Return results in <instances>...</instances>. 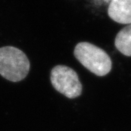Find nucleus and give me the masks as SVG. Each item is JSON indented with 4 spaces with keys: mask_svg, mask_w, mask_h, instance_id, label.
I'll use <instances>...</instances> for the list:
<instances>
[{
    "mask_svg": "<svg viewBox=\"0 0 131 131\" xmlns=\"http://www.w3.org/2000/svg\"><path fill=\"white\" fill-rule=\"evenodd\" d=\"M74 52L80 63L97 76H105L112 69V63L109 56L101 48L91 43H78Z\"/></svg>",
    "mask_w": 131,
    "mask_h": 131,
    "instance_id": "nucleus-1",
    "label": "nucleus"
},
{
    "mask_svg": "<svg viewBox=\"0 0 131 131\" xmlns=\"http://www.w3.org/2000/svg\"><path fill=\"white\" fill-rule=\"evenodd\" d=\"M30 62L24 52L12 46L0 48V74L11 82H19L27 76Z\"/></svg>",
    "mask_w": 131,
    "mask_h": 131,
    "instance_id": "nucleus-2",
    "label": "nucleus"
},
{
    "mask_svg": "<svg viewBox=\"0 0 131 131\" xmlns=\"http://www.w3.org/2000/svg\"><path fill=\"white\" fill-rule=\"evenodd\" d=\"M50 80L54 88L67 98H77L82 93V86L78 75L68 66H55L51 71Z\"/></svg>",
    "mask_w": 131,
    "mask_h": 131,
    "instance_id": "nucleus-3",
    "label": "nucleus"
},
{
    "mask_svg": "<svg viewBox=\"0 0 131 131\" xmlns=\"http://www.w3.org/2000/svg\"><path fill=\"white\" fill-rule=\"evenodd\" d=\"M108 15L118 24H131V0H112Z\"/></svg>",
    "mask_w": 131,
    "mask_h": 131,
    "instance_id": "nucleus-4",
    "label": "nucleus"
},
{
    "mask_svg": "<svg viewBox=\"0 0 131 131\" xmlns=\"http://www.w3.org/2000/svg\"><path fill=\"white\" fill-rule=\"evenodd\" d=\"M114 44L121 53L126 56H131V24L118 32Z\"/></svg>",
    "mask_w": 131,
    "mask_h": 131,
    "instance_id": "nucleus-5",
    "label": "nucleus"
}]
</instances>
